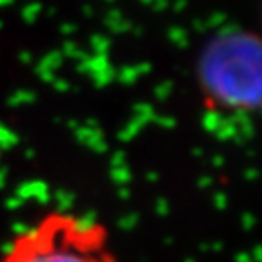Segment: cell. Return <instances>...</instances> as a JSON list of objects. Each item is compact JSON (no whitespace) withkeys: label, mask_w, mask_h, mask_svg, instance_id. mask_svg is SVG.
Masks as SVG:
<instances>
[{"label":"cell","mask_w":262,"mask_h":262,"mask_svg":"<svg viewBox=\"0 0 262 262\" xmlns=\"http://www.w3.org/2000/svg\"><path fill=\"white\" fill-rule=\"evenodd\" d=\"M204 102L226 113H255L262 98V44L250 29L217 33L196 60Z\"/></svg>","instance_id":"1"},{"label":"cell","mask_w":262,"mask_h":262,"mask_svg":"<svg viewBox=\"0 0 262 262\" xmlns=\"http://www.w3.org/2000/svg\"><path fill=\"white\" fill-rule=\"evenodd\" d=\"M0 262H119V257L102 222L57 209L18 231Z\"/></svg>","instance_id":"2"}]
</instances>
